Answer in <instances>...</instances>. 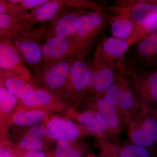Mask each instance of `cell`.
<instances>
[{"instance_id":"obj_4","label":"cell","mask_w":157,"mask_h":157,"mask_svg":"<svg viewBox=\"0 0 157 157\" xmlns=\"http://www.w3.org/2000/svg\"><path fill=\"white\" fill-rule=\"evenodd\" d=\"M108 8L113 14L128 16L138 29L157 20V1H117Z\"/></svg>"},{"instance_id":"obj_29","label":"cell","mask_w":157,"mask_h":157,"mask_svg":"<svg viewBox=\"0 0 157 157\" xmlns=\"http://www.w3.org/2000/svg\"><path fill=\"white\" fill-rule=\"evenodd\" d=\"M21 157H46V155L42 150L27 151Z\"/></svg>"},{"instance_id":"obj_3","label":"cell","mask_w":157,"mask_h":157,"mask_svg":"<svg viewBox=\"0 0 157 157\" xmlns=\"http://www.w3.org/2000/svg\"><path fill=\"white\" fill-rule=\"evenodd\" d=\"M126 58L135 73L157 69V30L130 45Z\"/></svg>"},{"instance_id":"obj_11","label":"cell","mask_w":157,"mask_h":157,"mask_svg":"<svg viewBox=\"0 0 157 157\" xmlns=\"http://www.w3.org/2000/svg\"><path fill=\"white\" fill-rule=\"evenodd\" d=\"M78 57H73L58 62L38 73L39 77L48 89L54 92L67 89L70 68Z\"/></svg>"},{"instance_id":"obj_12","label":"cell","mask_w":157,"mask_h":157,"mask_svg":"<svg viewBox=\"0 0 157 157\" xmlns=\"http://www.w3.org/2000/svg\"><path fill=\"white\" fill-rule=\"evenodd\" d=\"M28 69L9 41H0V70L11 72L29 81L31 75Z\"/></svg>"},{"instance_id":"obj_32","label":"cell","mask_w":157,"mask_h":157,"mask_svg":"<svg viewBox=\"0 0 157 157\" xmlns=\"http://www.w3.org/2000/svg\"><path fill=\"white\" fill-rule=\"evenodd\" d=\"M156 141H157V127L156 129Z\"/></svg>"},{"instance_id":"obj_30","label":"cell","mask_w":157,"mask_h":157,"mask_svg":"<svg viewBox=\"0 0 157 157\" xmlns=\"http://www.w3.org/2000/svg\"><path fill=\"white\" fill-rule=\"evenodd\" d=\"M0 157H14L11 152L0 145Z\"/></svg>"},{"instance_id":"obj_26","label":"cell","mask_w":157,"mask_h":157,"mask_svg":"<svg viewBox=\"0 0 157 157\" xmlns=\"http://www.w3.org/2000/svg\"><path fill=\"white\" fill-rule=\"evenodd\" d=\"M56 157H81L78 151L67 141H59L56 146Z\"/></svg>"},{"instance_id":"obj_1","label":"cell","mask_w":157,"mask_h":157,"mask_svg":"<svg viewBox=\"0 0 157 157\" xmlns=\"http://www.w3.org/2000/svg\"><path fill=\"white\" fill-rule=\"evenodd\" d=\"M98 39L87 42L72 37H52L45 39L42 45V60L39 73L67 59L76 57L83 58L92 50Z\"/></svg>"},{"instance_id":"obj_27","label":"cell","mask_w":157,"mask_h":157,"mask_svg":"<svg viewBox=\"0 0 157 157\" xmlns=\"http://www.w3.org/2000/svg\"><path fill=\"white\" fill-rule=\"evenodd\" d=\"M120 157H150L148 151L143 147L130 144L121 151Z\"/></svg>"},{"instance_id":"obj_17","label":"cell","mask_w":157,"mask_h":157,"mask_svg":"<svg viewBox=\"0 0 157 157\" xmlns=\"http://www.w3.org/2000/svg\"><path fill=\"white\" fill-rule=\"evenodd\" d=\"M0 74L5 86L21 101L30 95L36 89L29 81L14 73L0 70Z\"/></svg>"},{"instance_id":"obj_2","label":"cell","mask_w":157,"mask_h":157,"mask_svg":"<svg viewBox=\"0 0 157 157\" xmlns=\"http://www.w3.org/2000/svg\"><path fill=\"white\" fill-rule=\"evenodd\" d=\"M127 41L113 37H104L98 42L93 59L99 60L109 65L119 74L132 76L134 74L127 61L129 48Z\"/></svg>"},{"instance_id":"obj_18","label":"cell","mask_w":157,"mask_h":157,"mask_svg":"<svg viewBox=\"0 0 157 157\" xmlns=\"http://www.w3.org/2000/svg\"><path fill=\"white\" fill-rule=\"evenodd\" d=\"M97 96L96 114L98 120L107 128H116L120 123L117 106L109 104L101 95Z\"/></svg>"},{"instance_id":"obj_8","label":"cell","mask_w":157,"mask_h":157,"mask_svg":"<svg viewBox=\"0 0 157 157\" xmlns=\"http://www.w3.org/2000/svg\"><path fill=\"white\" fill-rule=\"evenodd\" d=\"M9 36L11 38L9 42L17 50L24 63L39 73L42 60V45L36 39L17 31Z\"/></svg>"},{"instance_id":"obj_21","label":"cell","mask_w":157,"mask_h":157,"mask_svg":"<svg viewBox=\"0 0 157 157\" xmlns=\"http://www.w3.org/2000/svg\"><path fill=\"white\" fill-rule=\"evenodd\" d=\"M46 117L47 113L42 109L20 110L14 113L12 121L19 126H33L44 120Z\"/></svg>"},{"instance_id":"obj_22","label":"cell","mask_w":157,"mask_h":157,"mask_svg":"<svg viewBox=\"0 0 157 157\" xmlns=\"http://www.w3.org/2000/svg\"><path fill=\"white\" fill-rule=\"evenodd\" d=\"M54 100V97L47 90L36 88L30 95L21 102L25 107H35L47 106L53 102Z\"/></svg>"},{"instance_id":"obj_10","label":"cell","mask_w":157,"mask_h":157,"mask_svg":"<svg viewBox=\"0 0 157 157\" xmlns=\"http://www.w3.org/2000/svg\"><path fill=\"white\" fill-rule=\"evenodd\" d=\"M89 11L67 8L47 25L46 39L52 37H72L76 32V25L79 17Z\"/></svg>"},{"instance_id":"obj_24","label":"cell","mask_w":157,"mask_h":157,"mask_svg":"<svg viewBox=\"0 0 157 157\" xmlns=\"http://www.w3.org/2000/svg\"><path fill=\"white\" fill-rule=\"evenodd\" d=\"M22 22L15 15L9 13L0 14V31L9 34L17 30L22 25Z\"/></svg>"},{"instance_id":"obj_28","label":"cell","mask_w":157,"mask_h":157,"mask_svg":"<svg viewBox=\"0 0 157 157\" xmlns=\"http://www.w3.org/2000/svg\"><path fill=\"white\" fill-rule=\"evenodd\" d=\"M13 5L8 1H0V14L9 13L11 14Z\"/></svg>"},{"instance_id":"obj_19","label":"cell","mask_w":157,"mask_h":157,"mask_svg":"<svg viewBox=\"0 0 157 157\" xmlns=\"http://www.w3.org/2000/svg\"><path fill=\"white\" fill-rule=\"evenodd\" d=\"M120 89L117 106L124 110H130L136 107L139 103L135 94L132 82L127 76L118 74Z\"/></svg>"},{"instance_id":"obj_9","label":"cell","mask_w":157,"mask_h":157,"mask_svg":"<svg viewBox=\"0 0 157 157\" xmlns=\"http://www.w3.org/2000/svg\"><path fill=\"white\" fill-rule=\"evenodd\" d=\"M118 74L109 65L93 59L86 75V90L93 91L97 96L101 95L114 83Z\"/></svg>"},{"instance_id":"obj_20","label":"cell","mask_w":157,"mask_h":157,"mask_svg":"<svg viewBox=\"0 0 157 157\" xmlns=\"http://www.w3.org/2000/svg\"><path fill=\"white\" fill-rule=\"evenodd\" d=\"M47 135L46 128L42 125L33 126L24 135L20 146L26 151L42 150L44 147L43 139Z\"/></svg>"},{"instance_id":"obj_16","label":"cell","mask_w":157,"mask_h":157,"mask_svg":"<svg viewBox=\"0 0 157 157\" xmlns=\"http://www.w3.org/2000/svg\"><path fill=\"white\" fill-rule=\"evenodd\" d=\"M90 61L83 58L75 60L70 68L67 90L81 94L86 90V78Z\"/></svg>"},{"instance_id":"obj_13","label":"cell","mask_w":157,"mask_h":157,"mask_svg":"<svg viewBox=\"0 0 157 157\" xmlns=\"http://www.w3.org/2000/svg\"><path fill=\"white\" fill-rule=\"evenodd\" d=\"M67 8L66 0H48L47 2L30 11L20 19L25 25L50 22Z\"/></svg>"},{"instance_id":"obj_6","label":"cell","mask_w":157,"mask_h":157,"mask_svg":"<svg viewBox=\"0 0 157 157\" xmlns=\"http://www.w3.org/2000/svg\"><path fill=\"white\" fill-rule=\"evenodd\" d=\"M133 91L144 108L157 107V69L136 71L132 75Z\"/></svg>"},{"instance_id":"obj_7","label":"cell","mask_w":157,"mask_h":157,"mask_svg":"<svg viewBox=\"0 0 157 157\" xmlns=\"http://www.w3.org/2000/svg\"><path fill=\"white\" fill-rule=\"evenodd\" d=\"M157 109L144 108L130 131L133 144L146 147L156 142Z\"/></svg>"},{"instance_id":"obj_31","label":"cell","mask_w":157,"mask_h":157,"mask_svg":"<svg viewBox=\"0 0 157 157\" xmlns=\"http://www.w3.org/2000/svg\"><path fill=\"white\" fill-rule=\"evenodd\" d=\"M3 82L2 78V76H1V74H0V88L2 86V85L3 84Z\"/></svg>"},{"instance_id":"obj_14","label":"cell","mask_w":157,"mask_h":157,"mask_svg":"<svg viewBox=\"0 0 157 157\" xmlns=\"http://www.w3.org/2000/svg\"><path fill=\"white\" fill-rule=\"evenodd\" d=\"M46 128L49 137L58 141L74 140L80 135V130L76 124L63 118L51 119L47 123Z\"/></svg>"},{"instance_id":"obj_15","label":"cell","mask_w":157,"mask_h":157,"mask_svg":"<svg viewBox=\"0 0 157 157\" xmlns=\"http://www.w3.org/2000/svg\"><path fill=\"white\" fill-rule=\"evenodd\" d=\"M109 25L113 37L127 41L130 45L136 42L138 28L128 16L114 14L110 16Z\"/></svg>"},{"instance_id":"obj_23","label":"cell","mask_w":157,"mask_h":157,"mask_svg":"<svg viewBox=\"0 0 157 157\" xmlns=\"http://www.w3.org/2000/svg\"><path fill=\"white\" fill-rule=\"evenodd\" d=\"M78 121L82 125L96 134H104L107 130V127L98 120L96 113L92 112L81 113L78 117Z\"/></svg>"},{"instance_id":"obj_25","label":"cell","mask_w":157,"mask_h":157,"mask_svg":"<svg viewBox=\"0 0 157 157\" xmlns=\"http://www.w3.org/2000/svg\"><path fill=\"white\" fill-rule=\"evenodd\" d=\"M18 100L4 85L0 88V111L8 114L17 104Z\"/></svg>"},{"instance_id":"obj_5","label":"cell","mask_w":157,"mask_h":157,"mask_svg":"<svg viewBox=\"0 0 157 157\" xmlns=\"http://www.w3.org/2000/svg\"><path fill=\"white\" fill-rule=\"evenodd\" d=\"M110 17L106 9L88 11L79 17L72 38L83 42L98 39L109 25Z\"/></svg>"}]
</instances>
